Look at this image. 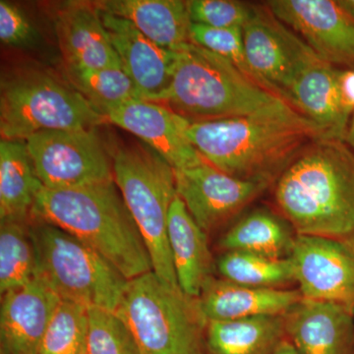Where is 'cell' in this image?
<instances>
[{
  "mask_svg": "<svg viewBox=\"0 0 354 354\" xmlns=\"http://www.w3.org/2000/svg\"><path fill=\"white\" fill-rule=\"evenodd\" d=\"M274 200L297 234L354 237V151L339 140L308 144L278 177Z\"/></svg>",
  "mask_w": 354,
  "mask_h": 354,
  "instance_id": "1",
  "label": "cell"
},
{
  "mask_svg": "<svg viewBox=\"0 0 354 354\" xmlns=\"http://www.w3.org/2000/svg\"><path fill=\"white\" fill-rule=\"evenodd\" d=\"M193 147L218 171L272 183L322 132L302 114L190 121Z\"/></svg>",
  "mask_w": 354,
  "mask_h": 354,
  "instance_id": "2",
  "label": "cell"
},
{
  "mask_svg": "<svg viewBox=\"0 0 354 354\" xmlns=\"http://www.w3.org/2000/svg\"><path fill=\"white\" fill-rule=\"evenodd\" d=\"M31 218L74 235L127 281L153 272L148 248L114 180L71 189L43 187Z\"/></svg>",
  "mask_w": 354,
  "mask_h": 354,
  "instance_id": "3",
  "label": "cell"
},
{
  "mask_svg": "<svg viewBox=\"0 0 354 354\" xmlns=\"http://www.w3.org/2000/svg\"><path fill=\"white\" fill-rule=\"evenodd\" d=\"M160 104L189 121L302 114L232 62L194 43L177 51L171 86Z\"/></svg>",
  "mask_w": 354,
  "mask_h": 354,
  "instance_id": "4",
  "label": "cell"
},
{
  "mask_svg": "<svg viewBox=\"0 0 354 354\" xmlns=\"http://www.w3.org/2000/svg\"><path fill=\"white\" fill-rule=\"evenodd\" d=\"M114 312L132 333L140 354H207L208 321L199 299L153 272L128 281Z\"/></svg>",
  "mask_w": 354,
  "mask_h": 354,
  "instance_id": "5",
  "label": "cell"
},
{
  "mask_svg": "<svg viewBox=\"0 0 354 354\" xmlns=\"http://www.w3.org/2000/svg\"><path fill=\"white\" fill-rule=\"evenodd\" d=\"M111 156L114 183L148 248L153 272L179 288L167 239L169 209L177 195L174 169L144 143L118 147Z\"/></svg>",
  "mask_w": 354,
  "mask_h": 354,
  "instance_id": "6",
  "label": "cell"
},
{
  "mask_svg": "<svg viewBox=\"0 0 354 354\" xmlns=\"http://www.w3.org/2000/svg\"><path fill=\"white\" fill-rule=\"evenodd\" d=\"M31 220L36 278L50 286L62 301L115 311L127 279L74 235L46 221Z\"/></svg>",
  "mask_w": 354,
  "mask_h": 354,
  "instance_id": "7",
  "label": "cell"
},
{
  "mask_svg": "<svg viewBox=\"0 0 354 354\" xmlns=\"http://www.w3.org/2000/svg\"><path fill=\"white\" fill-rule=\"evenodd\" d=\"M104 122L78 91L48 72L20 69L2 78L1 139L25 141L39 132L88 129Z\"/></svg>",
  "mask_w": 354,
  "mask_h": 354,
  "instance_id": "8",
  "label": "cell"
},
{
  "mask_svg": "<svg viewBox=\"0 0 354 354\" xmlns=\"http://www.w3.org/2000/svg\"><path fill=\"white\" fill-rule=\"evenodd\" d=\"M25 141L44 187L71 189L114 180L113 156L95 128L39 132Z\"/></svg>",
  "mask_w": 354,
  "mask_h": 354,
  "instance_id": "9",
  "label": "cell"
},
{
  "mask_svg": "<svg viewBox=\"0 0 354 354\" xmlns=\"http://www.w3.org/2000/svg\"><path fill=\"white\" fill-rule=\"evenodd\" d=\"M242 35L247 64L254 78L286 101L300 73L321 58L266 6H254Z\"/></svg>",
  "mask_w": 354,
  "mask_h": 354,
  "instance_id": "10",
  "label": "cell"
},
{
  "mask_svg": "<svg viewBox=\"0 0 354 354\" xmlns=\"http://www.w3.org/2000/svg\"><path fill=\"white\" fill-rule=\"evenodd\" d=\"M177 196L207 234L227 225L272 183L246 180L208 162L174 171Z\"/></svg>",
  "mask_w": 354,
  "mask_h": 354,
  "instance_id": "11",
  "label": "cell"
},
{
  "mask_svg": "<svg viewBox=\"0 0 354 354\" xmlns=\"http://www.w3.org/2000/svg\"><path fill=\"white\" fill-rule=\"evenodd\" d=\"M288 258L304 299L354 309V251L346 242L297 234Z\"/></svg>",
  "mask_w": 354,
  "mask_h": 354,
  "instance_id": "12",
  "label": "cell"
},
{
  "mask_svg": "<svg viewBox=\"0 0 354 354\" xmlns=\"http://www.w3.org/2000/svg\"><path fill=\"white\" fill-rule=\"evenodd\" d=\"M270 11L325 62L354 69V19L333 0H271Z\"/></svg>",
  "mask_w": 354,
  "mask_h": 354,
  "instance_id": "13",
  "label": "cell"
},
{
  "mask_svg": "<svg viewBox=\"0 0 354 354\" xmlns=\"http://www.w3.org/2000/svg\"><path fill=\"white\" fill-rule=\"evenodd\" d=\"M104 118L138 137L174 171L205 162L188 138L190 121L164 104L133 100L109 111Z\"/></svg>",
  "mask_w": 354,
  "mask_h": 354,
  "instance_id": "14",
  "label": "cell"
},
{
  "mask_svg": "<svg viewBox=\"0 0 354 354\" xmlns=\"http://www.w3.org/2000/svg\"><path fill=\"white\" fill-rule=\"evenodd\" d=\"M100 12L121 66L134 84L139 99L160 102L171 86L176 53L158 46L129 21Z\"/></svg>",
  "mask_w": 354,
  "mask_h": 354,
  "instance_id": "15",
  "label": "cell"
},
{
  "mask_svg": "<svg viewBox=\"0 0 354 354\" xmlns=\"http://www.w3.org/2000/svg\"><path fill=\"white\" fill-rule=\"evenodd\" d=\"M60 301L57 293L38 278L1 295L0 354H38Z\"/></svg>",
  "mask_w": 354,
  "mask_h": 354,
  "instance_id": "16",
  "label": "cell"
},
{
  "mask_svg": "<svg viewBox=\"0 0 354 354\" xmlns=\"http://www.w3.org/2000/svg\"><path fill=\"white\" fill-rule=\"evenodd\" d=\"M283 318L298 354H354V309L302 298Z\"/></svg>",
  "mask_w": 354,
  "mask_h": 354,
  "instance_id": "17",
  "label": "cell"
},
{
  "mask_svg": "<svg viewBox=\"0 0 354 354\" xmlns=\"http://www.w3.org/2000/svg\"><path fill=\"white\" fill-rule=\"evenodd\" d=\"M53 23L67 70L121 65L94 2H66L55 12Z\"/></svg>",
  "mask_w": 354,
  "mask_h": 354,
  "instance_id": "18",
  "label": "cell"
},
{
  "mask_svg": "<svg viewBox=\"0 0 354 354\" xmlns=\"http://www.w3.org/2000/svg\"><path fill=\"white\" fill-rule=\"evenodd\" d=\"M341 69L319 58L300 73L288 101L322 132V139L344 141L351 114L339 93Z\"/></svg>",
  "mask_w": 354,
  "mask_h": 354,
  "instance_id": "19",
  "label": "cell"
},
{
  "mask_svg": "<svg viewBox=\"0 0 354 354\" xmlns=\"http://www.w3.org/2000/svg\"><path fill=\"white\" fill-rule=\"evenodd\" d=\"M302 298L298 290L256 288L213 276L205 283L198 299L209 322L285 315Z\"/></svg>",
  "mask_w": 354,
  "mask_h": 354,
  "instance_id": "20",
  "label": "cell"
},
{
  "mask_svg": "<svg viewBox=\"0 0 354 354\" xmlns=\"http://www.w3.org/2000/svg\"><path fill=\"white\" fill-rule=\"evenodd\" d=\"M167 239L179 288L189 297H199L205 283L213 277L208 234L177 195L169 209Z\"/></svg>",
  "mask_w": 354,
  "mask_h": 354,
  "instance_id": "21",
  "label": "cell"
},
{
  "mask_svg": "<svg viewBox=\"0 0 354 354\" xmlns=\"http://www.w3.org/2000/svg\"><path fill=\"white\" fill-rule=\"evenodd\" d=\"M100 11L131 22L142 34L165 50L177 53L192 43L187 3L181 0H102Z\"/></svg>",
  "mask_w": 354,
  "mask_h": 354,
  "instance_id": "22",
  "label": "cell"
},
{
  "mask_svg": "<svg viewBox=\"0 0 354 354\" xmlns=\"http://www.w3.org/2000/svg\"><path fill=\"white\" fill-rule=\"evenodd\" d=\"M24 140L0 141V221H28L43 189Z\"/></svg>",
  "mask_w": 354,
  "mask_h": 354,
  "instance_id": "23",
  "label": "cell"
},
{
  "mask_svg": "<svg viewBox=\"0 0 354 354\" xmlns=\"http://www.w3.org/2000/svg\"><path fill=\"white\" fill-rule=\"evenodd\" d=\"M283 315L209 321L207 354H272L286 339Z\"/></svg>",
  "mask_w": 354,
  "mask_h": 354,
  "instance_id": "24",
  "label": "cell"
},
{
  "mask_svg": "<svg viewBox=\"0 0 354 354\" xmlns=\"http://www.w3.org/2000/svg\"><path fill=\"white\" fill-rule=\"evenodd\" d=\"M292 230L286 218L267 209H258L232 225L221 237L220 246L225 252L241 251L271 259H286L297 236Z\"/></svg>",
  "mask_w": 354,
  "mask_h": 354,
  "instance_id": "25",
  "label": "cell"
},
{
  "mask_svg": "<svg viewBox=\"0 0 354 354\" xmlns=\"http://www.w3.org/2000/svg\"><path fill=\"white\" fill-rule=\"evenodd\" d=\"M37 254L29 221H1L0 225V295L36 279Z\"/></svg>",
  "mask_w": 354,
  "mask_h": 354,
  "instance_id": "26",
  "label": "cell"
},
{
  "mask_svg": "<svg viewBox=\"0 0 354 354\" xmlns=\"http://www.w3.org/2000/svg\"><path fill=\"white\" fill-rule=\"evenodd\" d=\"M216 267L221 278L241 285L286 288L295 283L290 258L271 259L241 251H225Z\"/></svg>",
  "mask_w": 354,
  "mask_h": 354,
  "instance_id": "27",
  "label": "cell"
},
{
  "mask_svg": "<svg viewBox=\"0 0 354 354\" xmlns=\"http://www.w3.org/2000/svg\"><path fill=\"white\" fill-rule=\"evenodd\" d=\"M67 74L70 85L104 118L121 104L140 100L134 84L121 65L78 71L67 70Z\"/></svg>",
  "mask_w": 354,
  "mask_h": 354,
  "instance_id": "28",
  "label": "cell"
},
{
  "mask_svg": "<svg viewBox=\"0 0 354 354\" xmlns=\"http://www.w3.org/2000/svg\"><path fill=\"white\" fill-rule=\"evenodd\" d=\"M88 308L60 301L46 333L38 354H85Z\"/></svg>",
  "mask_w": 354,
  "mask_h": 354,
  "instance_id": "29",
  "label": "cell"
},
{
  "mask_svg": "<svg viewBox=\"0 0 354 354\" xmlns=\"http://www.w3.org/2000/svg\"><path fill=\"white\" fill-rule=\"evenodd\" d=\"M85 354H140L127 324L114 311L88 308Z\"/></svg>",
  "mask_w": 354,
  "mask_h": 354,
  "instance_id": "30",
  "label": "cell"
},
{
  "mask_svg": "<svg viewBox=\"0 0 354 354\" xmlns=\"http://www.w3.org/2000/svg\"><path fill=\"white\" fill-rule=\"evenodd\" d=\"M186 3L192 24L216 29H242L254 11V6L232 0H190Z\"/></svg>",
  "mask_w": 354,
  "mask_h": 354,
  "instance_id": "31",
  "label": "cell"
},
{
  "mask_svg": "<svg viewBox=\"0 0 354 354\" xmlns=\"http://www.w3.org/2000/svg\"><path fill=\"white\" fill-rule=\"evenodd\" d=\"M190 37L192 43L225 58L254 78L247 64L242 29H216L191 23Z\"/></svg>",
  "mask_w": 354,
  "mask_h": 354,
  "instance_id": "32",
  "label": "cell"
},
{
  "mask_svg": "<svg viewBox=\"0 0 354 354\" xmlns=\"http://www.w3.org/2000/svg\"><path fill=\"white\" fill-rule=\"evenodd\" d=\"M36 32L24 12L15 4L0 1V39L6 46L23 48L34 41Z\"/></svg>",
  "mask_w": 354,
  "mask_h": 354,
  "instance_id": "33",
  "label": "cell"
},
{
  "mask_svg": "<svg viewBox=\"0 0 354 354\" xmlns=\"http://www.w3.org/2000/svg\"><path fill=\"white\" fill-rule=\"evenodd\" d=\"M339 93L344 108L354 113V69H341L339 78Z\"/></svg>",
  "mask_w": 354,
  "mask_h": 354,
  "instance_id": "34",
  "label": "cell"
},
{
  "mask_svg": "<svg viewBox=\"0 0 354 354\" xmlns=\"http://www.w3.org/2000/svg\"><path fill=\"white\" fill-rule=\"evenodd\" d=\"M272 354H298L297 349L288 339H283Z\"/></svg>",
  "mask_w": 354,
  "mask_h": 354,
  "instance_id": "35",
  "label": "cell"
},
{
  "mask_svg": "<svg viewBox=\"0 0 354 354\" xmlns=\"http://www.w3.org/2000/svg\"><path fill=\"white\" fill-rule=\"evenodd\" d=\"M344 142L354 151V113L351 115V120H349L348 131H346V137H344Z\"/></svg>",
  "mask_w": 354,
  "mask_h": 354,
  "instance_id": "36",
  "label": "cell"
},
{
  "mask_svg": "<svg viewBox=\"0 0 354 354\" xmlns=\"http://www.w3.org/2000/svg\"><path fill=\"white\" fill-rule=\"evenodd\" d=\"M339 3L354 19V0H339Z\"/></svg>",
  "mask_w": 354,
  "mask_h": 354,
  "instance_id": "37",
  "label": "cell"
},
{
  "mask_svg": "<svg viewBox=\"0 0 354 354\" xmlns=\"http://www.w3.org/2000/svg\"><path fill=\"white\" fill-rule=\"evenodd\" d=\"M346 243L354 251V237L353 239H351V241H346Z\"/></svg>",
  "mask_w": 354,
  "mask_h": 354,
  "instance_id": "38",
  "label": "cell"
}]
</instances>
